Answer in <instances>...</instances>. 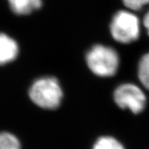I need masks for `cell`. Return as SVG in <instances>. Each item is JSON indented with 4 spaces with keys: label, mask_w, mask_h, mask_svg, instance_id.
<instances>
[{
    "label": "cell",
    "mask_w": 149,
    "mask_h": 149,
    "mask_svg": "<svg viewBox=\"0 0 149 149\" xmlns=\"http://www.w3.org/2000/svg\"><path fill=\"white\" fill-rule=\"evenodd\" d=\"M19 53L18 43L13 38L4 33H0V65L11 63Z\"/></svg>",
    "instance_id": "cell-5"
},
{
    "label": "cell",
    "mask_w": 149,
    "mask_h": 149,
    "mask_svg": "<svg viewBox=\"0 0 149 149\" xmlns=\"http://www.w3.org/2000/svg\"><path fill=\"white\" fill-rule=\"evenodd\" d=\"M0 149H22L15 135L7 132H0Z\"/></svg>",
    "instance_id": "cell-9"
},
{
    "label": "cell",
    "mask_w": 149,
    "mask_h": 149,
    "mask_svg": "<svg viewBox=\"0 0 149 149\" xmlns=\"http://www.w3.org/2000/svg\"><path fill=\"white\" fill-rule=\"evenodd\" d=\"M110 30L116 41L124 44L132 43L140 36L139 19L129 11H120L114 15Z\"/></svg>",
    "instance_id": "cell-3"
},
{
    "label": "cell",
    "mask_w": 149,
    "mask_h": 149,
    "mask_svg": "<svg viewBox=\"0 0 149 149\" xmlns=\"http://www.w3.org/2000/svg\"><path fill=\"white\" fill-rule=\"evenodd\" d=\"M10 8L15 14L27 15L42 6V0H8Z\"/></svg>",
    "instance_id": "cell-6"
},
{
    "label": "cell",
    "mask_w": 149,
    "mask_h": 149,
    "mask_svg": "<svg viewBox=\"0 0 149 149\" xmlns=\"http://www.w3.org/2000/svg\"><path fill=\"white\" fill-rule=\"evenodd\" d=\"M29 97L37 106L47 110H55L60 105L63 89L54 77H42L33 81L29 89Z\"/></svg>",
    "instance_id": "cell-1"
},
{
    "label": "cell",
    "mask_w": 149,
    "mask_h": 149,
    "mask_svg": "<svg viewBox=\"0 0 149 149\" xmlns=\"http://www.w3.org/2000/svg\"><path fill=\"white\" fill-rule=\"evenodd\" d=\"M86 63L94 74L100 77H111L117 72L120 59L113 48L97 44L87 53Z\"/></svg>",
    "instance_id": "cell-2"
},
{
    "label": "cell",
    "mask_w": 149,
    "mask_h": 149,
    "mask_svg": "<svg viewBox=\"0 0 149 149\" xmlns=\"http://www.w3.org/2000/svg\"><path fill=\"white\" fill-rule=\"evenodd\" d=\"M113 99L119 107L130 110L134 114L140 113L146 106V96L139 87L131 83H125L114 91Z\"/></svg>",
    "instance_id": "cell-4"
},
{
    "label": "cell",
    "mask_w": 149,
    "mask_h": 149,
    "mask_svg": "<svg viewBox=\"0 0 149 149\" xmlns=\"http://www.w3.org/2000/svg\"><path fill=\"white\" fill-rule=\"evenodd\" d=\"M138 77L140 82L149 90V53L141 57L138 65Z\"/></svg>",
    "instance_id": "cell-7"
},
{
    "label": "cell",
    "mask_w": 149,
    "mask_h": 149,
    "mask_svg": "<svg viewBox=\"0 0 149 149\" xmlns=\"http://www.w3.org/2000/svg\"><path fill=\"white\" fill-rule=\"evenodd\" d=\"M123 4L130 9L138 11L149 4V0H122Z\"/></svg>",
    "instance_id": "cell-10"
},
{
    "label": "cell",
    "mask_w": 149,
    "mask_h": 149,
    "mask_svg": "<svg viewBox=\"0 0 149 149\" xmlns=\"http://www.w3.org/2000/svg\"><path fill=\"white\" fill-rule=\"evenodd\" d=\"M92 149H125L123 145L111 136H102L94 143Z\"/></svg>",
    "instance_id": "cell-8"
},
{
    "label": "cell",
    "mask_w": 149,
    "mask_h": 149,
    "mask_svg": "<svg viewBox=\"0 0 149 149\" xmlns=\"http://www.w3.org/2000/svg\"><path fill=\"white\" fill-rule=\"evenodd\" d=\"M143 24H144V26H145V29H146V31H147L148 34L149 35V11L147 12V14L145 15V17H144Z\"/></svg>",
    "instance_id": "cell-11"
}]
</instances>
